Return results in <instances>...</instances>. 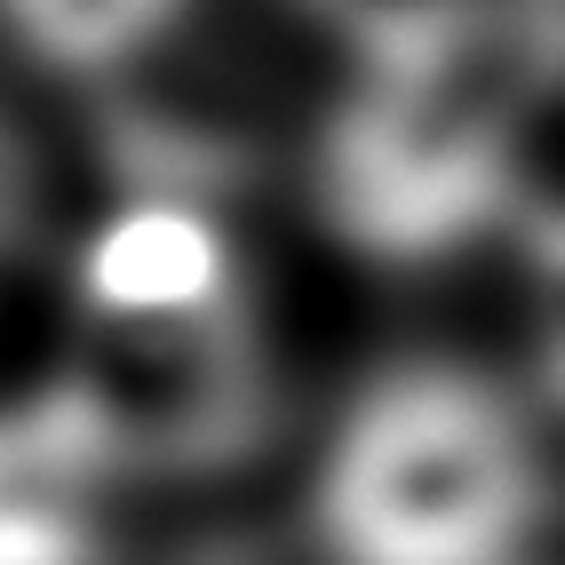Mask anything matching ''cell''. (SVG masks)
Listing matches in <instances>:
<instances>
[{
    "mask_svg": "<svg viewBox=\"0 0 565 565\" xmlns=\"http://www.w3.org/2000/svg\"><path fill=\"white\" fill-rule=\"evenodd\" d=\"M287 542L295 565H557L565 430L494 351H383L295 446Z\"/></svg>",
    "mask_w": 565,
    "mask_h": 565,
    "instance_id": "obj_1",
    "label": "cell"
},
{
    "mask_svg": "<svg viewBox=\"0 0 565 565\" xmlns=\"http://www.w3.org/2000/svg\"><path fill=\"white\" fill-rule=\"evenodd\" d=\"M525 49L398 72H327L303 136V207L319 239L374 279H438L510 255L542 207Z\"/></svg>",
    "mask_w": 565,
    "mask_h": 565,
    "instance_id": "obj_2",
    "label": "cell"
},
{
    "mask_svg": "<svg viewBox=\"0 0 565 565\" xmlns=\"http://www.w3.org/2000/svg\"><path fill=\"white\" fill-rule=\"evenodd\" d=\"M160 462L81 374L0 383V565H136Z\"/></svg>",
    "mask_w": 565,
    "mask_h": 565,
    "instance_id": "obj_3",
    "label": "cell"
},
{
    "mask_svg": "<svg viewBox=\"0 0 565 565\" xmlns=\"http://www.w3.org/2000/svg\"><path fill=\"white\" fill-rule=\"evenodd\" d=\"M207 0H0V72L56 96H120L183 56Z\"/></svg>",
    "mask_w": 565,
    "mask_h": 565,
    "instance_id": "obj_4",
    "label": "cell"
},
{
    "mask_svg": "<svg viewBox=\"0 0 565 565\" xmlns=\"http://www.w3.org/2000/svg\"><path fill=\"white\" fill-rule=\"evenodd\" d=\"M327 72H398L525 49V0H279Z\"/></svg>",
    "mask_w": 565,
    "mask_h": 565,
    "instance_id": "obj_5",
    "label": "cell"
},
{
    "mask_svg": "<svg viewBox=\"0 0 565 565\" xmlns=\"http://www.w3.org/2000/svg\"><path fill=\"white\" fill-rule=\"evenodd\" d=\"M518 263V295H525V334H518V374L534 383V398L550 406V423L565 430V207H534V223L510 247Z\"/></svg>",
    "mask_w": 565,
    "mask_h": 565,
    "instance_id": "obj_6",
    "label": "cell"
},
{
    "mask_svg": "<svg viewBox=\"0 0 565 565\" xmlns=\"http://www.w3.org/2000/svg\"><path fill=\"white\" fill-rule=\"evenodd\" d=\"M56 232V200H49V168H41V143L24 136V120L0 96V319H9L17 287L41 271Z\"/></svg>",
    "mask_w": 565,
    "mask_h": 565,
    "instance_id": "obj_7",
    "label": "cell"
},
{
    "mask_svg": "<svg viewBox=\"0 0 565 565\" xmlns=\"http://www.w3.org/2000/svg\"><path fill=\"white\" fill-rule=\"evenodd\" d=\"M525 56H534L542 88L565 96V0H525Z\"/></svg>",
    "mask_w": 565,
    "mask_h": 565,
    "instance_id": "obj_8",
    "label": "cell"
}]
</instances>
